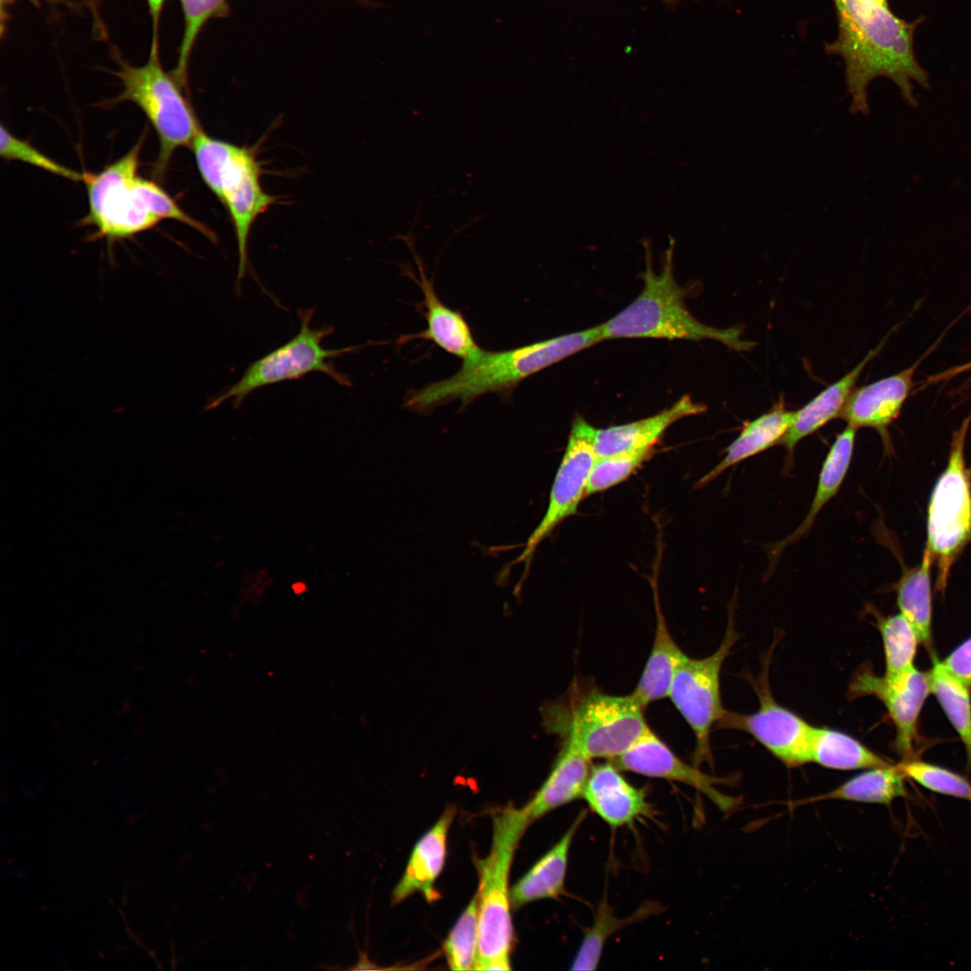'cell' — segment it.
Segmentation results:
<instances>
[{
	"mask_svg": "<svg viewBox=\"0 0 971 971\" xmlns=\"http://www.w3.org/2000/svg\"><path fill=\"white\" fill-rule=\"evenodd\" d=\"M833 2L838 35L825 44V50L844 62L852 108L863 112L869 110L867 88L881 76L890 79L904 101L915 107L913 83L930 87L929 75L913 49L914 31L923 18L905 21L896 16L889 4L873 0Z\"/></svg>",
	"mask_w": 971,
	"mask_h": 971,
	"instance_id": "cell-1",
	"label": "cell"
},
{
	"mask_svg": "<svg viewBox=\"0 0 971 971\" xmlns=\"http://www.w3.org/2000/svg\"><path fill=\"white\" fill-rule=\"evenodd\" d=\"M601 341L600 326L595 325L510 350L494 352L479 348L462 360L460 368L452 376L409 390L404 406L427 414L453 401H459L465 407L488 393L496 394L503 400L510 398L527 378Z\"/></svg>",
	"mask_w": 971,
	"mask_h": 971,
	"instance_id": "cell-2",
	"label": "cell"
},
{
	"mask_svg": "<svg viewBox=\"0 0 971 971\" xmlns=\"http://www.w3.org/2000/svg\"><path fill=\"white\" fill-rule=\"evenodd\" d=\"M144 133L120 158L101 172L83 173L88 198V213L81 224L95 228L91 239L114 242L147 231L163 219H174L191 227L212 243L215 232L186 213L156 183L138 175Z\"/></svg>",
	"mask_w": 971,
	"mask_h": 971,
	"instance_id": "cell-3",
	"label": "cell"
},
{
	"mask_svg": "<svg viewBox=\"0 0 971 971\" xmlns=\"http://www.w3.org/2000/svg\"><path fill=\"white\" fill-rule=\"evenodd\" d=\"M644 282L638 296L625 308L599 325L602 339L651 338L667 340H714L728 348L744 352L755 343L742 339L739 327L716 328L699 322L685 304L683 289L673 275L671 239L663 268L653 270L650 251L646 245Z\"/></svg>",
	"mask_w": 971,
	"mask_h": 971,
	"instance_id": "cell-4",
	"label": "cell"
},
{
	"mask_svg": "<svg viewBox=\"0 0 971 971\" xmlns=\"http://www.w3.org/2000/svg\"><path fill=\"white\" fill-rule=\"evenodd\" d=\"M645 710L631 693L612 695L589 689L546 706L543 720L549 732L589 760L613 761L650 729Z\"/></svg>",
	"mask_w": 971,
	"mask_h": 971,
	"instance_id": "cell-5",
	"label": "cell"
},
{
	"mask_svg": "<svg viewBox=\"0 0 971 971\" xmlns=\"http://www.w3.org/2000/svg\"><path fill=\"white\" fill-rule=\"evenodd\" d=\"M530 821L522 807L505 806L494 814L488 855L479 873L478 945L474 970H509L512 924L509 875L518 843Z\"/></svg>",
	"mask_w": 971,
	"mask_h": 971,
	"instance_id": "cell-6",
	"label": "cell"
},
{
	"mask_svg": "<svg viewBox=\"0 0 971 971\" xmlns=\"http://www.w3.org/2000/svg\"><path fill=\"white\" fill-rule=\"evenodd\" d=\"M122 91L112 101L131 102L146 115L157 134L159 149L154 175L163 180L174 153L191 147L203 130L196 113L173 74L165 73L159 59L158 39L152 38L147 61L139 67L121 63L116 73Z\"/></svg>",
	"mask_w": 971,
	"mask_h": 971,
	"instance_id": "cell-7",
	"label": "cell"
},
{
	"mask_svg": "<svg viewBox=\"0 0 971 971\" xmlns=\"http://www.w3.org/2000/svg\"><path fill=\"white\" fill-rule=\"evenodd\" d=\"M200 175L226 208L236 234L238 268L236 292L248 270V239L256 218L274 202L275 197L261 184V165L254 152L225 140L208 145L197 160Z\"/></svg>",
	"mask_w": 971,
	"mask_h": 971,
	"instance_id": "cell-8",
	"label": "cell"
},
{
	"mask_svg": "<svg viewBox=\"0 0 971 971\" xmlns=\"http://www.w3.org/2000/svg\"><path fill=\"white\" fill-rule=\"evenodd\" d=\"M970 423L971 414L953 432L947 465L928 504L924 549L936 566V588L940 593L947 588L952 566L971 542V470L965 459Z\"/></svg>",
	"mask_w": 971,
	"mask_h": 971,
	"instance_id": "cell-9",
	"label": "cell"
},
{
	"mask_svg": "<svg viewBox=\"0 0 971 971\" xmlns=\"http://www.w3.org/2000/svg\"><path fill=\"white\" fill-rule=\"evenodd\" d=\"M314 308L298 311L300 328L290 341L253 361L242 377L234 384L211 397L204 410L209 411L230 400L237 409L254 391L287 380L300 379L311 372H322L344 387L352 385L350 378L338 371L334 359L361 350L364 345H353L340 349H326L322 341L334 332V327L325 325L312 328Z\"/></svg>",
	"mask_w": 971,
	"mask_h": 971,
	"instance_id": "cell-10",
	"label": "cell"
},
{
	"mask_svg": "<svg viewBox=\"0 0 971 971\" xmlns=\"http://www.w3.org/2000/svg\"><path fill=\"white\" fill-rule=\"evenodd\" d=\"M739 636L734 610L720 646L708 656L687 657L674 673L668 697L695 736L694 765L711 762L710 733L726 713L721 701L720 672Z\"/></svg>",
	"mask_w": 971,
	"mask_h": 971,
	"instance_id": "cell-11",
	"label": "cell"
},
{
	"mask_svg": "<svg viewBox=\"0 0 971 971\" xmlns=\"http://www.w3.org/2000/svg\"><path fill=\"white\" fill-rule=\"evenodd\" d=\"M770 658L758 678L752 679L760 702L758 710L748 715L726 710L718 725L750 734L787 767L795 768L810 762L814 726L774 699L769 683Z\"/></svg>",
	"mask_w": 971,
	"mask_h": 971,
	"instance_id": "cell-12",
	"label": "cell"
},
{
	"mask_svg": "<svg viewBox=\"0 0 971 971\" xmlns=\"http://www.w3.org/2000/svg\"><path fill=\"white\" fill-rule=\"evenodd\" d=\"M594 428L582 416H576L572 423L566 448L552 484L546 512L515 561L524 563L526 569L529 568L538 546L558 524L576 513L581 501L585 497L588 479L597 459L593 446Z\"/></svg>",
	"mask_w": 971,
	"mask_h": 971,
	"instance_id": "cell-13",
	"label": "cell"
},
{
	"mask_svg": "<svg viewBox=\"0 0 971 971\" xmlns=\"http://www.w3.org/2000/svg\"><path fill=\"white\" fill-rule=\"evenodd\" d=\"M851 697L872 695L885 705L896 731L895 747L904 759L911 758L917 737V723L931 693L927 673L915 666L893 677L877 676L869 668L860 669L852 678Z\"/></svg>",
	"mask_w": 971,
	"mask_h": 971,
	"instance_id": "cell-14",
	"label": "cell"
},
{
	"mask_svg": "<svg viewBox=\"0 0 971 971\" xmlns=\"http://www.w3.org/2000/svg\"><path fill=\"white\" fill-rule=\"evenodd\" d=\"M935 345L907 369L870 384L854 388L839 417L857 430L860 428L876 430L880 435L885 450H890L892 442L888 427L899 416L905 400L913 388V377L919 365Z\"/></svg>",
	"mask_w": 971,
	"mask_h": 971,
	"instance_id": "cell-15",
	"label": "cell"
},
{
	"mask_svg": "<svg viewBox=\"0 0 971 971\" xmlns=\"http://www.w3.org/2000/svg\"><path fill=\"white\" fill-rule=\"evenodd\" d=\"M620 771L650 778L676 781L708 797L721 810L735 806V798L719 792L715 785L720 779L707 775L681 760L651 729L619 758L609 761Z\"/></svg>",
	"mask_w": 971,
	"mask_h": 971,
	"instance_id": "cell-16",
	"label": "cell"
},
{
	"mask_svg": "<svg viewBox=\"0 0 971 971\" xmlns=\"http://www.w3.org/2000/svg\"><path fill=\"white\" fill-rule=\"evenodd\" d=\"M583 797L591 810L612 828L649 817L646 790L627 780L611 762L592 767Z\"/></svg>",
	"mask_w": 971,
	"mask_h": 971,
	"instance_id": "cell-17",
	"label": "cell"
},
{
	"mask_svg": "<svg viewBox=\"0 0 971 971\" xmlns=\"http://www.w3.org/2000/svg\"><path fill=\"white\" fill-rule=\"evenodd\" d=\"M707 406L685 395L663 411L631 423L594 428L593 446L597 457L654 448L666 430L679 420L704 413Z\"/></svg>",
	"mask_w": 971,
	"mask_h": 971,
	"instance_id": "cell-18",
	"label": "cell"
},
{
	"mask_svg": "<svg viewBox=\"0 0 971 971\" xmlns=\"http://www.w3.org/2000/svg\"><path fill=\"white\" fill-rule=\"evenodd\" d=\"M412 252L419 269L420 279L417 281L410 272L409 276L415 281L423 292V305L425 308L423 316L427 327L417 334L403 336L400 342L414 338L432 341L446 352L464 360L480 348L472 330L459 311L449 307L440 299L433 281L426 275L421 259L414 249Z\"/></svg>",
	"mask_w": 971,
	"mask_h": 971,
	"instance_id": "cell-19",
	"label": "cell"
},
{
	"mask_svg": "<svg viewBox=\"0 0 971 971\" xmlns=\"http://www.w3.org/2000/svg\"><path fill=\"white\" fill-rule=\"evenodd\" d=\"M454 815L455 807L448 806L416 842L405 872L393 891V904H398L414 893H420L429 903L439 898L434 883L444 866L447 836Z\"/></svg>",
	"mask_w": 971,
	"mask_h": 971,
	"instance_id": "cell-20",
	"label": "cell"
},
{
	"mask_svg": "<svg viewBox=\"0 0 971 971\" xmlns=\"http://www.w3.org/2000/svg\"><path fill=\"white\" fill-rule=\"evenodd\" d=\"M585 816V811H581L555 845L512 886L510 890L512 908L538 900L557 899L565 893L570 849Z\"/></svg>",
	"mask_w": 971,
	"mask_h": 971,
	"instance_id": "cell-21",
	"label": "cell"
},
{
	"mask_svg": "<svg viewBox=\"0 0 971 971\" xmlns=\"http://www.w3.org/2000/svg\"><path fill=\"white\" fill-rule=\"evenodd\" d=\"M885 344L883 340L851 370L842 378L828 386L802 408L795 411L792 423L780 441L787 451V462L791 465L797 444L805 437L815 432L833 419L839 417L856 381L866 365L880 352Z\"/></svg>",
	"mask_w": 971,
	"mask_h": 971,
	"instance_id": "cell-22",
	"label": "cell"
},
{
	"mask_svg": "<svg viewBox=\"0 0 971 971\" xmlns=\"http://www.w3.org/2000/svg\"><path fill=\"white\" fill-rule=\"evenodd\" d=\"M856 432L857 429L848 424L836 436L823 462L815 495L804 520L794 531L769 548L770 569L789 545L809 532L824 506L839 492L851 462Z\"/></svg>",
	"mask_w": 971,
	"mask_h": 971,
	"instance_id": "cell-23",
	"label": "cell"
},
{
	"mask_svg": "<svg viewBox=\"0 0 971 971\" xmlns=\"http://www.w3.org/2000/svg\"><path fill=\"white\" fill-rule=\"evenodd\" d=\"M651 586L655 607V629L651 651L631 694L644 706L668 697L678 667L688 657L673 639L660 605L656 576Z\"/></svg>",
	"mask_w": 971,
	"mask_h": 971,
	"instance_id": "cell-24",
	"label": "cell"
},
{
	"mask_svg": "<svg viewBox=\"0 0 971 971\" xmlns=\"http://www.w3.org/2000/svg\"><path fill=\"white\" fill-rule=\"evenodd\" d=\"M591 760L567 743L560 752L546 780L523 808L530 823L579 797L592 770Z\"/></svg>",
	"mask_w": 971,
	"mask_h": 971,
	"instance_id": "cell-25",
	"label": "cell"
},
{
	"mask_svg": "<svg viewBox=\"0 0 971 971\" xmlns=\"http://www.w3.org/2000/svg\"><path fill=\"white\" fill-rule=\"evenodd\" d=\"M795 411H788L784 402L775 404L767 413L744 423L739 435L726 449L725 457L695 484L699 489L736 464L779 444L789 429Z\"/></svg>",
	"mask_w": 971,
	"mask_h": 971,
	"instance_id": "cell-26",
	"label": "cell"
},
{
	"mask_svg": "<svg viewBox=\"0 0 971 971\" xmlns=\"http://www.w3.org/2000/svg\"><path fill=\"white\" fill-rule=\"evenodd\" d=\"M932 558L924 549L921 563L905 570L895 586L900 613L912 624L920 643L929 651L932 649Z\"/></svg>",
	"mask_w": 971,
	"mask_h": 971,
	"instance_id": "cell-27",
	"label": "cell"
},
{
	"mask_svg": "<svg viewBox=\"0 0 971 971\" xmlns=\"http://www.w3.org/2000/svg\"><path fill=\"white\" fill-rule=\"evenodd\" d=\"M904 774L897 764L868 769L827 793L796 801L795 806L823 800H846L890 805L905 797Z\"/></svg>",
	"mask_w": 971,
	"mask_h": 971,
	"instance_id": "cell-28",
	"label": "cell"
},
{
	"mask_svg": "<svg viewBox=\"0 0 971 971\" xmlns=\"http://www.w3.org/2000/svg\"><path fill=\"white\" fill-rule=\"evenodd\" d=\"M662 905L655 901H646L633 913L617 916L606 896L596 908L592 924L584 931L582 942L572 962L573 970H594L597 968L604 947L610 937L618 931L660 913Z\"/></svg>",
	"mask_w": 971,
	"mask_h": 971,
	"instance_id": "cell-29",
	"label": "cell"
},
{
	"mask_svg": "<svg viewBox=\"0 0 971 971\" xmlns=\"http://www.w3.org/2000/svg\"><path fill=\"white\" fill-rule=\"evenodd\" d=\"M810 762L825 768L851 771L891 765L852 736L827 727H813Z\"/></svg>",
	"mask_w": 971,
	"mask_h": 971,
	"instance_id": "cell-30",
	"label": "cell"
},
{
	"mask_svg": "<svg viewBox=\"0 0 971 971\" xmlns=\"http://www.w3.org/2000/svg\"><path fill=\"white\" fill-rule=\"evenodd\" d=\"M927 675L931 692L959 735L971 768V687L954 675L934 655Z\"/></svg>",
	"mask_w": 971,
	"mask_h": 971,
	"instance_id": "cell-31",
	"label": "cell"
},
{
	"mask_svg": "<svg viewBox=\"0 0 971 971\" xmlns=\"http://www.w3.org/2000/svg\"><path fill=\"white\" fill-rule=\"evenodd\" d=\"M877 627L882 637L886 676H896L913 666L917 646V633L901 613L879 618Z\"/></svg>",
	"mask_w": 971,
	"mask_h": 971,
	"instance_id": "cell-32",
	"label": "cell"
},
{
	"mask_svg": "<svg viewBox=\"0 0 971 971\" xmlns=\"http://www.w3.org/2000/svg\"><path fill=\"white\" fill-rule=\"evenodd\" d=\"M227 1L180 0L184 20V30L177 64L172 74L183 86L187 84L190 57L200 31L209 20L227 13Z\"/></svg>",
	"mask_w": 971,
	"mask_h": 971,
	"instance_id": "cell-33",
	"label": "cell"
},
{
	"mask_svg": "<svg viewBox=\"0 0 971 971\" xmlns=\"http://www.w3.org/2000/svg\"><path fill=\"white\" fill-rule=\"evenodd\" d=\"M478 945V896H473L445 942L447 963L452 970H474Z\"/></svg>",
	"mask_w": 971,
	"mask_h": 971,
	"instance_id": "cell-34",
	"label": "cell"
},
{
	"mask_svg": "<svg viewBox=\"0 0 971 971\" xmlns=\"http://www.w3.org/2000/svg\"><path fill=\"white\" fill-rule=\"evenodd\" d=\"M654 454L655 448H647L597 457L588 479L585 497L625 481Z\"/></svg>",
	"mask_w": 971,
	"mask_h": 971,
	"instance_id": "cell-35",
	"label": "cell"
},
{
	"mask_svg": "<svg viewBox=\"0 0 971 971\" xmlns=\"http://www.w3.org/2000/svg\"><path fill=\"white\" fill-rule=\"evenodd\" d=\"M897 766L905 777L932 792L971 802V783L958 773L939 765L911 758L904 759Z\"/></svg>",
	"mask_w": 971,
	"mask_h": 971,
	"instance_id": "cell-36",
	"label": "cell"
},
{
	"mask_svg": "<svg viewBox=\"0 0 971 971\" xmlns=\"http://www.w3.org/2000/svg\"><path fill=\"white\" fill-rule=\"evenodd\" d=\"M0 155L6 160H17L75 182H83V173L60 165L34 147L27 140L13 135L1 125Z\"/></svg>",
	"mask_w": 971,
	"mask_h": 971,
	"instance_id": "cell-37",
	"label": "cell"
},
{
	"mask_svg": "<svg viewBox=\"0 0 971 971\" xmlns=\"http://www.w3.org/2000/svg\"><path fill=\"white\" fill-rule=\"evenodd\" d=\"M941 662L954 675L971 687V637Z\"/></svg>",
	"mask_w": 971,
	"mask_h": 971,
	"instance_id": "cell-38",
	"label": "cell"
},
{
	"mask_svg": "<svg viewBox=\"0 0 971 971\" xmlns=\"http://www.w3.org/2000/svg\"><path fill=\"white\" fill-rule=\"evenodd\" d=\"M963 373H970V375L967 379L966 382L963 385V388H961L963 390H965V391H970L971 390V361H967V362H965L963 364H960V365L951 367L949 369H946V370H942V371H940L939 373L932 374V375H930V376L926 377V379H924L923 380H922L921 382H919L917 384L918 385L917 391H920L922 389L926 388L927 387H930V386H932V385H937V384H940V383L946 382V381L950 380L953 378H955V377H957L958 375H961Z\"/></svg>",
	"mask_w": 971,
	"mask_h": 971,
	"instance_id": "cell-39",
	"label": "cell"
},
{
	"mask_svg": "<svg viewBox=\"0 0 971 971\" xmlns=\"http://www.w3.org/2000/svg\"><path fill=\"white\" fill-rule=\"evenodd\" d=\"M153 24V38L158 39V27L161 12L165 0H147Z\"/></svg>",
	"mask_w": 971,
	"mask_h": 971,
	"instance_id": "cell-40",
	"label": "cell"
},
{
	"mask_svg": "<svg viewBox=\"0 0 971 971\" xmlns=\"http://www.w3.org/2000/svg\"><path fill=\"white\" fill-rule=\"evenodd\" d=\"M291 587L293 592L297 594L303 593L307 591V584L301 581L293 583Z\"/></svg>",
	"mask_w": 971,
	"mask_h": 971,
	"instance_id": "cell-41",
	"label": "cell"
},
{
	"mask_svg": "<svg viewBox=\"0 0 971 971\" xmlns=\"http://www.w3.org/2000/svg\"><path fill=\"white\" fill-rule=\"evenodd\" d=\"M873 1H876V2H877V3H880V4H888V1H887V0H873Z\"/></svg>",
	"mask_w": 971,
	"mask_h": 971,
	"instance_id": "cell-42",
	"label": "cell"
},
{
	"mask_svg": "<svg viewBox=\"0 0 971 971\" xmlns=\"http://www.w3.org/2000/svg\"><path fill=\"white\" fill-rule=\"evenodd\" d=\"M46 1H49V2H55V3H56V2H59V1H61V0H46Z\"/></svg>",
	"mask_w": 971,
	"mask_h": 971,
	"instance_id": "cell-43",
	"label": "cell"
}]
</instances>
